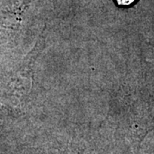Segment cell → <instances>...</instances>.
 Instances as JSON below:
<instances>
[{"instance_id": "6da1fadb", "label": "cell", "mask_w": 154, "mask_h": 154, "mask_svg": "<svg viewBox=\"0 0 154 154\" xmlns=\"http://www.w3.org/2000/svg\"><path fill=\"white\" fill-rule=\"evenodd\" d=\"M115 1L119 6L127 7V6H130L134 5L137 0H115Z\"/></svg>"}]
</instances>
